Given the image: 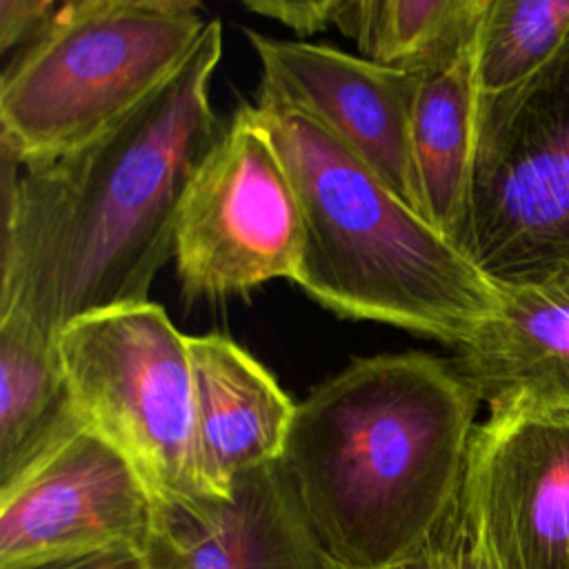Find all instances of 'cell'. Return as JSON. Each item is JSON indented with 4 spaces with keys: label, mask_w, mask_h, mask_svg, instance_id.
<instances>
[{
    "label": "cell",
    "mask_w": 569,
    "mask_h": 569,
    "mask_svg": "<svg viewBox=\"0 0 569 569\" xmlns=\"http://www.w3.org/2000/svg\"><path fill=\"white\" fill-rule=\"evenodd\" d=\"M62 2L0 0V51L29 47L53 22Z\"/></svg>",
    "instance_id": "20"
},
{
    "label": "cell",
    "mask_w": 569,
    "mask_h": 569,
    "mask_svg": "<svg viewBox=\"0 0 569 569\" xmlns=\"http://www.w3.org/2000/svg\"><path fill=\"white\" fill-rule=\"evenodd\" d=\"M460 505L489 569H569V409H489Z\"/></svg>",
    "instance_id": "8"
},
{
    "label": "cell",
    "mask_w": 569,
    "mask_h": 569,
    "mask_svg": "<svg viewBox=\"0 0 569 569\" xmlns=\"http://www.w3.org/2000/svg\"><path fill=\"white\" fill-rule=\"evenodd\" d=\"M465 251L496 284L569 273V38L522 84L480 93Z\"/></svg>",
    "instance_id": "6"
},
{
    "label": "cell",
    "mask_w": 569,
    "mask_h": 569,
    "mask_svg": "<svg viewBox=\"0 0 569 569\" xmlns=\"http://www.w3.org/2000/svg\"><path fill=\"white\" fill-rule=\"evenodd\" d=\"M82 427L58 340L22 309H0V489Z\"/></svg>",
    "instance_id": "15"
},
{
    "label": "cell",
    "mask_w": 569,
    "mask_h": 569,
    "mask_svg": "<svg viewBox=\"0 0 569 569\" xmlns=\"http://www.w3.org/2000/svg\"><path fill=\"white\" fill-rule=\"evenodd\" d=\"M156 511L133 462L84 425L0 489V569L111 547L144 551Z\"/></svg>",
    "instance_id": "9"
},
{
    "label": "cell",
    "mask_w": 569,
    "mask_h": 569,
    "mask_svg": "<svg viewBox=\"0 0 569 569\" xmlns=\"http://www.w3.org/2000/svg\"><path fill=\"white\" fill-rule=\"evenodd\" d=\"M220 56L222 24L209 20L178 73L89 147L42 164L2 147L0 309L58 340L82 316L149 300L184 193L227 124L209 96Z\"/></svg>",
    "instance_id": "1"
},
{
    "label": "cell",
    "mask_w": 569,
    "mask_h": 569,
    "mask_svg": "<svg viewBox=\"0 0 569 569\" xmlns=\"http://www.w3.org/2000/svg\"><path fill=\"white\" fill-rule=\"evenodd\" d=\"M247 40L260 62L256 102L296 107L316 118L425 216L411 142L416 73L253 29H247Z\"/></svg>",
    "instance_id": "10"
},
{
    "label": "cell",
    "mask_w": 569,
    "mask_h": 569,
    "mask_svg": "<svg viewBox=\"0 0 569 569\" xmlns=\"http://www.w3.org/2000/svg\"><path fill=\"white\" fill-rule=\"evenodd\" d=\"M147 569H331L278 462L238 473L224 498L158 502Z\"/></svg>",
    "instance_id": "11"
},
{
    "label": "cell",
    "mask_w": 569,
    "mask_h": 569,
    "mask_svg": "<svg viewBox=\"0 0 569 569\" xmlns=\"http://www.w3.org/2000/svg\"><path fill=\"white\" fill-rule=\"evenodd\" d=\"M302 216L296 284L329 311L413 331L453 349L498 311L500 289L309 113L253 104Z\"/></svg>",
    "instance_id": "3"
},
{
    "label": "cell",
    "mask_w": 569,
    "mask_h": 569,
    "mask_svg": "<svg viewBox=\"0 0 569 569\" xmlns=\"http://www.w3.org/2000/svg\"><path fill=\"white\" fill-rule=\"evenodd\" d=\"M207 22L189 0L62 2L2 73V147L20 164L89 147L178 73Z\"/></svg>",
    "instance_id": "4"
},
{
    "label": "cell",
    "mask_w": 569,
    "mask_h": 569,
    "mask_svg": "<svg viewBox=\"0 0 569 569\" xmlns=\"http://www.w3.org/2000/svg\"><path fill=\"white\" fill-rule=\"evenodd\" d=\"M58 351L80 418L140 471L156 502L213 498L204 485L189 336L153 302L69 322Z\"/></svg>",
    "instance_id": "5"
},
{
    "label": "cell",
    "mask_w": 569,
    "mask_h": 569,
    "mask_svg": "<svg viewBox=\"0 0 569 569\" xmlns=\"http://www.w3.org/2000/svg\"><path fill=\"white\" fill-rule=\"evenodd\" d=\"M20 569H147V562L144 551L140 549L111 547L76 556H60Z\"/></svg>",
    "instance_id": "21"
},
{
    "label": "cell",
    "mask_w": 569,
    "mask_h": 569,
    "mask_svg": "<svg viewBox=\"0 0 569 569\" xmlns=\"http://www.w3.org/2000/svg\"><path fill=\"white\" fill-rule=\"evenodd\" d=\"M331 569L347 567L333 562ZM380 569H489V565L465 520L462 505H458V509L425 547H420L405 560Z\"/></svg>",
    "instance_id": "18"
},
{
    "label": "cell",
    "mask_w": 569,
    "mask_h": 569,
    "mask_svg": "<svg viewBox=\"0 0 569 569\" xmlns=\"http://www.w3.org/2000/svg\"><path fill=\"white\" fill-rule=\"evenodd\" d=\"M487 0H345L338 29L362 58L420 76L476 40Z\"/></svg>",
    "instance_id": "16"
},
{
    "label": "cell",
    "mask_w": 569,
    "mask_h": 569,
    "mask_svg": "<svg viewBox=\"0 0 569 569\" xmlns=\"http://www.w3.org/2000/svg\"><path fill=\"white\" fill-rule=\"evenodd\" d=\"M498 289V311L453 362L489 409H569V273Z\"/></svg>",
    "instance_id": "12"
},
{
    "label": "cell",
    "mask_w": 569,
    "mask_h": 569,
    "mask_svg": "<svg viewBox=\"0 0 569 569\" xmlns=\"http://www.w3.org/2000/svg\"><path fill=\"white\" fill-rule=\"evenodd\" d=\"M244 9L267 16L300 36L318 33L327 27H336L345 9V0H247Z\"/></svg>",
    "instance_id": "19"
},
{
    "label": "cell",
    "mask_w": 569,
    "mask_h": 569,
    "mask_svg": "<svg viewBox=\"0 0 569 569\" xmlns=\"http://www.w3.org/2000/svg\"><path fill=\"white\" fill-rule=\"evenodd\" d=\"M189 356L202 478L224 498L238 473L282 458L296 402L227 336H189Z\"/></svg>",
    "instance_id": "13"
},
{
    "label": "cell",
    "mask_w": 569,
    "mask_h": 569,
    "mask_svg": "<svg viewBox=\"0 0 569 569\" xmlns=\"http://www.w3.org/2000/svg\"><path fill=\"white\" fill-rule=\"evenodd\" d=\"M476 40L418 76L411 122L425 218L462 249L480 107Z\"/></svg>",
    "instance_id": "14"
},
{
    "label": "cell",
    "mask_w": 569,
    "mask_h": 569,
    "mask_svg": "<svg viewBox=\"0 0 569 569\" xmlns=\"http://www.w3.org/2000/svg\"><path fill=\"white\" fill-rule=\"evenodd\" d=\"M302 216L291 176L253 104L240 107L193 176L173 260L189 298H227L296 280Z\"/></svg>",
    "instance_id": "7"
},
{
    "label": "cell",
    "mask_w": 569,
    "mask_h": 569,
    "mask_svg": "<svg viewBox=\"0 0 569 569\" xmlns=\"http://www.w3.org/2000/svg\"><path fill=\"white\" fill-rule=\"evenodd\" d=\"M480 398L458 365L422 351L351 360L316 387L280 465L327 556L396 565L458 509Z\"/></svg>",
    "instance_id": "2"
},
{
    "label": "cell",
    "mask_w": 569,
    "mask_h": 569,
    "mask_svg": "<svg viewBox=\"0 0 569 569\" xmlns=\"http://www.w3.org/2000/svg\"><path fill=\"white\" fill-rule=\"evenodd\" d=\"M569 38V0H487L476 78L482 96L509 91L553 60Z\"/></svg>",
    "instance_id": "17"
}]
</instances>
